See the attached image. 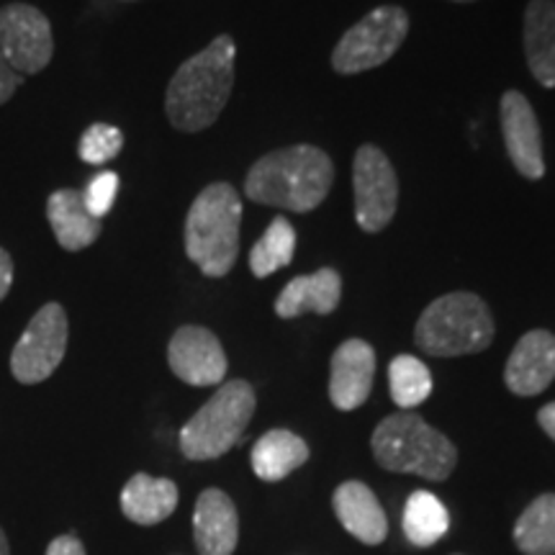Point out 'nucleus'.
<instances>
[{
  "label": "nucleus",
  "instance_id": "nucleus-10",
  "mask_svg": "<svg viewBox=\"0 0 555 555\" xmlns=\"http://www.w3.org/2000/svg\"><path fill=\"white\" fill-rule=\"evenodd\" d=\"M0 54L18 75H37L52 62L54 37L50 18L26 3L0 9Z\"/></svg>",
  "mask_w": 555,
  "mask_h": 555
},
{
  "label": "nucleus",
  "instance_id": "nucleus-27",
  "mask_svg": "<svg viewBox=\"0 0 555 555\" xmlns=\"http://www.w3.org/2000/svg\"><path fill=\"white\" fill-rule=\"evenodd\" d=\"M119 196V176L111 170H103L99 176L90 178V183L82 191V201H86L88 211L95 219H103L114 208V201Z\"/></svg>",
  "mask_w": 555,
  "mask_h": 555
},
{
  "label": "nucleus",
  "instance_id": "nucleus-3",
  "mask_svg": "<svg viewBox=\"0 0 555 555\" xmlns=\"http://www.w3.org/2000/svg\"><path fill=\"white\" fill-rule=\"evenodd\" d=\"M242 198L229 183H211L198 193L185 217L183 245L191 262L208 278H224L240 258Z\"/></svg>",
  "mask_w": 555,
  "mask_h": 555
},
{
  "label": "nucleus",
  "instance_id": "nucleus-34",
  "mask_svg": "<svg viewBox=\"0 0 555 555\" xmlns=\"http://www.w3.org/2000/svg\"><path fill=\"white\" fill-rule=\"evenodd\" d=\"M127 3H129V0H127Z\"/></svg>",
  "mask_w": 555,
  "mask_h": 555
},
{
  "label": "nucleus",
  "instance_id": "nucleus-21",
  "mask_svg": "<svg viewBox=\"0 0 555 555\" xmlns=\"http://www.w3.org/2000/svg\"><path fill=\"white\" fill-rule=\"evenodd\" d=\"M249 461L262 481H281L309 461V446L288 429H270L253 446Z\"/></svg>",
  "mask_w": 555,
  "mask_h": 555
},
{
  "label": "nucleus",
  "instance_id": "nucleus-22",
  "mask_svg": "<svg viewBox=\"0 0 555 555\" xmlns=\"http://www.w3.org/2000/svg\"><path fill=\"white\" fill-rule=\"evenodd\" d=\"M450 517L446 504L429 491H414L404 509L406 540L416 547H429L446 538Z\"/></svg>",
  "mask_w": 555,
  "mask_h": 555
},
{
  "label": "nucleus",
  "instance_id": "nucleus-28",
  "mask_svg": "<svg viewBox=\"0 0 555 555\" xmlns=\"http://www.w3.org/2000/svg\"><path fill=\"white\" fill-rule=\"evenodd\" d=\"M21 82H24V75H18L16 69L5 62L3 54H0V106L13 99V93L21 88Z\"/></svg>",
  "mask_w": 555,
  "mask_h": 555
},
{
  "label": "nucleus",
  "instance_id": "nucleus-15",
  "mask_svg": "<svg viewBox=\"0 0 555 555\" xmlns=\"http://www.w3.org/2000/svg\"><path fill=\"white\" fill-rule=\"evenodd\" d=\"M193 538L201 555H232L240 540L237 506L224 491L206 489L193 512Z\"/></svg>",
  "mask_w": 555,
  "mask_h": 555
},
{
  "label": "nucleus",
  "instance_id": "nucleus-7",
  "mask_svg": "<svg viewBox=\"0 0 555 555\" xmlns=\"http://www.w3.org/2000/svg\"><path fill=\"white\" fill-rule=\"evenodd\" d=\"M409 34V16L399 5H380L345 31L332 52V67L339 75L376 69L399 52Z\"/></svg>",
  "mask_w": 555,
  "mask_h": 555
},
{
  "label": "nucleus",
  "instance_id": "nucleus-1",
  "mask_svg": "<svg viewBox=\"0 0 555 555\" xmlns=\"http://www.w3.org/2000/svg\"><path fill=\"white\" fill-rule=\"evenodd\" d=\"M234 39L221 34L178 67L165 93V111L172 127L196 134L217 124L234 88Z\"/></svg>",
  "mask_w": 555,
  "mask_h": 555
},
{
  "label": "nucleus",
  "instance_id": "nucleus-5",
  "mask_svg": "<svg viewBox=\"0 0 555 555\" xmlns=\"http://www.w3.org/2000/svg\"><path fill=\"white\" fill-rule=\"evenodd\" d=\"M414 339L416 347L433 358L474 356L494 343V317L483 298L457 291L435 298L422 311Z\"/></svg>",
  "mask_w": 555,
  "mask_h": 555
},
{
  "label": "nucleus",
  "instance_id": "nucleus-18",
  "mask_svg": "<svg viewBox=\"0 0 555 555\" xmlns=\"http://www.w3.org/2000/svg\"><path fill=\"white\" fill-rule=\"evenodd\" d=\"M343 296V278L337 270L322 268L311 275H298L281 291L275 301V314L296 319L301 314H332Z\"/></svg>",
  "mask_w": 555,
  "mask_h": 555
},
{
  "label": "nucleus",
  "instance_id": "nucleus-13",
  "mask_svg": "<svg viewBox=\"0 0 555 555\" xmlns=\"http://www.w3.org/2000/svg\"><path fill=\"white\" fill-rule=\"evenodd\" d=\"M376 376V350L365 339H347L335 350L330 367V399L343 412L363 406Z\"/></svg>",
  "mask_w": 555,
  "mask_h": 555
},
{
  "label": "nucleus",
  "instance_id": "nucleus-20",
  "mask_svg": "<svg viewBox=\"0 0 555 555\" xmlns=\"http://www.w3.org/2000/svg\"><path fill=\"white\" fill-rule=\"evenodd\" d=\"M525 54L540 86L555 88V0H530L527 5Z\"/></svg>",
  "mask_w": 555,
  "mask_h": 555
},
{
  "label": "nucleus",
  "instance_id": "nucleus-33",
  "mask_svg": "<svg viewBox=\"0 0 555 555\" xmlns=\"http://www.w3.org/2000/svg\"><path fill=\"white\" fill-rule=\"evenodd\" d=\"M457 3H470V0H457Z\"/></svg>",
  "mask_w": 555,
  "mask_h": 555
},
{
  "label": "nucleus",
  "instance_id": "nucleus-23",
  "mask_svg": "<svg viewBox=\"0 0 555 555\" xmlns=\"http://www.w3.org/2000/svg\"><path fill=\"white\" fill-rule=\"evenodd\" d=\"M515 543L527 555H555V494L538 496L519 515Z\"/></svg>",
  "mask_w": 555,
  "mask_h": 555
},
{
  "label": "nucleus",
  "instance_id": "nucleus-24",
  "mask_svg": "<svg viewBox=\"0 0 555 555\" xmlns=\"http://www.w3.org/2000/svg\"><path fill=\"white\" fill-rule=\"evenodd\" d=\"M296 253V232L288 219L278 217L270 221L266 234L258 240V245L249 253V270L255 278H268L275 270L291 266Z\"/></svg>",
  "mask_w": 555,
  "mask_h": 555
},
{
  "label": "nucleus",
  "instance_id": "nucleus-26",
  "mask_svg": "<svg viewBox=\"0 0 555 555\" xmlns=\"http://www.w3.org/2000/svg\"><path fill=\"white\" fill-rule=\"evenodd\" d=\"M124 150L121 129L111 124H90L78 142V155L88 165H106Z\"/></svg>",
  "mask_w": 555,
  "mask_h": 555
},
{
  "label": "nucleus",
  "instance_id": "nucleus-32",
  "mask_svg": "<svg viewBox=\"0 0 555 555\" xmlns=\"http://www.w3.org/2000/svg\"><path fill=\"white\" fill-rule=\"evenodd\" d=\"M0 555H11L9 538H5V532H3V530H0Z\"/></svg>",
  "mask_w": 555,
  "mask_h": 555
},
{
  "label": "nucleus",
  "instance_id": "nucleus-25",
  "mask_svg": "<svg viewBox=\"0 0 555 555\" xmlns=\"http://www.w3.org/2000/svg\"><path fill=\"white\" fill-rule=\"evenodd\" d=\"M388 388H391L393 404L401 409H414L425 404L433 393V376L429 367L414 356H399L388 365Z\"/></svg>",
  "mask_w": 555,
  "mask_h": 555
},
{
  "label": "nucleus",
  "instance_id": "nucleus-8",
  "mask_svg": "<svg viewBox=\"0 0 555 555\" xmlns=\"http://www.w3.org/2000/svg\"><path fill=\"white\" fill-rule=\"evenodd\" d=\"M67 314L62 304H44L11 352V373L18 384H41L57 371L67 352Z\"/></svg>",
  "mask_w": 555,
  "mask_h": 555
},
{
  "label": "nucleus",
  "instance_id": "nucleus-16",
  "mask_svg": "<svg viewBox=\"0 0 555 555\" xmlns=\"http://www.w3.org/2000/svg\"><path fill=\"white\" fill-rule=\"evenodd\" d=\"M339 525L350 532L352 538L365 545H380L388 535V519L380 502L360 481H347L335 491L332 499Z\"/></svg>",
  "mask_w": 555,
  "mask_h": 555
},
{
  "label": "nucleus",
  "instance_id": "nucleus-6",
  "mask_svg": "<svg viewBox=\"0 0 555 555\" xmlns=\"http://www.w3.org/2000/svg\"><path fill=\"white\" fill-rule=\"evenodd\" d=\"M255 414V391L247 380H227L180 429V450L189 461H214L232 450Z\"/></svg>",
  "mask_w": 555,
  "mask_h": 555
},
{
  "label": "nucleus",
  "instance_id": "nucleus-29",
  "mask_svg": "<svg viewBox=\"0 0 555 555\" xmlns=\"http://www.w3.org/2000/svg\"><path fill=\"white\" fill-rule=\"evenodd\" d=\"M47 555H86V547L75 535H60L47 547Z\"/></svg>",
  "mask_w": 555,
  "mask_h": 555
},
{
  "label": "nucleus",
  "instance_id": "nucleus-12",
  "mask_svg": "<svg viewBox=\"0 0 555 555\" xmlns=\"http://www.w3.org/2000/svg\"><path fill=\"white\" fill-rule=\"evenodd\" d=\"M499 114H502L504 144L512 165L527 180H540L545 176L543 137L530 101L519 90H506L499 103Z\"/></svg>",
  "mask_w": 555,
  "mask_h": 555
},
{
  "label": "nucleus",
  "instance_id": "nucleus-31",
  "mask_svg": "<svg viewBox=\"0 0 555 555\" xmlns=\"http://www.w3.org/2000/svg\"><path fill=\"white\" fill-rule=\"evenodd\" d=\"M538 422H540V427L547 433V437H553L555 440V401H551V404H545L543 409H540Z\"/></svg>",
  "mask_w": 555,
  "mask_h": 555
},
{
  "label": "nucleus",
  "instance_id": "nucleus-9",
  "mask_svg": "<svg viewBox=\"0 0 555 555\" xmlns=\"http://www.w3.org/2000/svg\"><path fill=\"white\" fill-rule=\"evenodd\" d=\"M356 219L360 229L376 234L391 224L399 206V180L393 165L376 144H363L352 163Z\"/></svg>",
  "mask_w": 555,
  "mask_h": 555
},
{
  "label": "nucleus",
  "instance_id": "nucleus-17",
  "mask_svg": "<svg viewBox=\"0 0 555 555\" xmlns=\"http://www.w3.org/2000/svg\"><path fill=\"white\" fill-rule=\"evenodd\" d=\"M47 219L54 232V240L67 253H80L101 237L103 221L88 211L82 191L60 189L47 198Z\"/></svg>",
  "mask_w": 555,
  "mask_h": 555
},
{
  "label": "nucleus",
  "instance_id": "nucleus-4",
  "mask_svg": "<svg viewBox=\"0 0 555 555\" xmlns=\"http://www.w3.org/2000/svg\"><path fill=\"white\" fill-rule=\"evenodd\" d=\"M371 448L386 470L414 474L427 481H446L457 463L453 442L414 412L386 416L373 433Z\"/></svg>",
  "mask_w": 555,
  "mask_h": 555
},
{
  "label": "nucleus",
  "instance_id": "nucleus-2",
  "mask_svg": "<svg viewBox=\"0 0 555 555\" xmlns=\"http://www.w3.org/2000/svg\"><path fill=\"white\" fill-rule=\"evenodd\" d=\"M335 183V165L324 150L311 144L268 152L245 178V193L260 206L307 214L322 206Z\"/></svg>",
  "mask_w": 555,
  "mask_h": 555
},
{
  "label": "nucleus",
  "instance_id": "nucleus-19",
  "mask_svg": "<svg viewBox=\"0 0 555 555\" xmlns=\"http://www.w3.org/2000/svg\"><path fill=\"white\" fill-rule=\"evenodd\" d=\"M178 506V486L170 478H152L147 474L131 476L121 491L124 517L137 525L165 522Z\"/></svg>",
  "mask_w": 555,
  "mask_h": 555
},
{
  "label": "nucleus",
  "instance_id": "nucleus-11",
  "mask_svg": "<svg viewBox=\"0 0 555 555\" xmlns=\"http://www.w3.org/2000/svg\"><path fill=\"white\" fill-rule=\"evenodd\" d=\"M170 371L189 386H219L227 378V356L211 330L180 327L168 345Z\"/></svg>",
  "mask_w": 555,
  "mask_h": 555
},
{
  "label": "nucleus",
  "instance_id": "nucleus-30",
  "mask_svg": "<svg viewBox=\"0 0 555 555\" xmlns=\"http://www.w3.org/2000/svg\"><path fill=\"white\" fill-rule=\"evenodd\" d=\"M13 286V258L0 247V301L9 296V291Z\"/></svg>",
  "mask_w": 555,
  "mask_h": 555
},
{
  "label": "nucleus",
  "instance_id": "nucleus-14",
  "mask_svg": "<svg viewBox=\"0 0 555 555\" xmlns=\"http://www.w3.org/2000/svg\"><path fill=\"white\" fill-rule=\"evenodd\" d=\"M555 378V335L532 330L519 339L504 367V380L517 397H538Z\"/></svg>",
  "mask_w": 555,
  "mask_h": 555
}]
</instances>
